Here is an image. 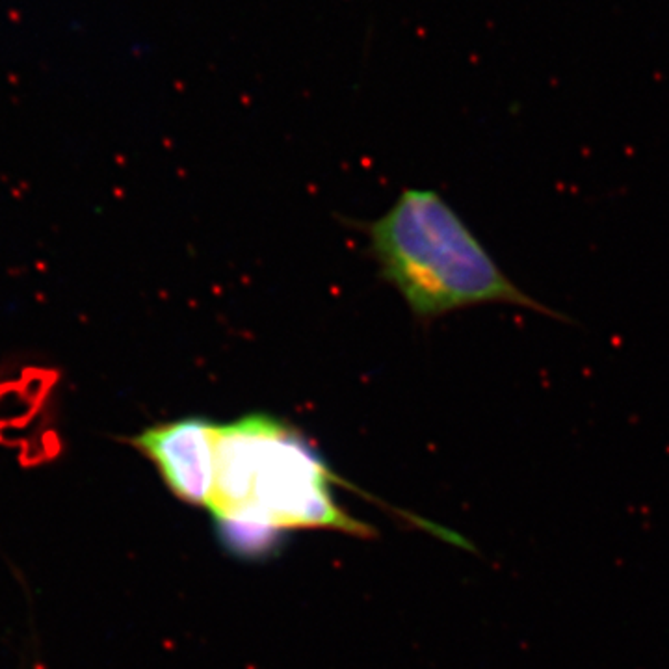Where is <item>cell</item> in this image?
I'll list each match as a JSON object with an SVG mask.
<instances>
[{"label":"cell","mask_w":669,"mask_h":669,"mask_svg":"<svg viewBox=\"0 0 669 669\" xmlns=\"http://www.w3.org/2000/svg\"><path fill=\"white\" fill-rule=\"evenodd\" d=\"M368 240L381 277L420 322L484 304L571 322L517 287L437 191L402 190L393 207L368 223Z\"/></svg>","instance_id":"cell-1"},{"label":"cell","mask_w":669,"mask_h":669,"mask_svg":"<svg viewBox=\"0 0 669 669\" xmlns=\"http://www.w3.org/2000/svg\"><path fill=\"white\" fill-rule=\"evenodd\" d=\"M343 484L320 450L298 427L268 413H249L218 424L214 521L276 530L326 528L368 535L333 498Z\"/></svg>","instance_id":"cell-2"},{"label":"cell","mask_w":669,"mask_h":669,"mask_svg":"<svg viewBox=\"0 0 669 669\" xmlns=\"http://www.w3.org/2000/svg\"><path fill=\"white\" fill-rule=\"evenodd\" d=\"M218 424L188 415L152 424L127 443L152 463L164 485L188 506L210 507L216 476Z\"/></svg>","instance_id":"cell-3"}]
</instances>
